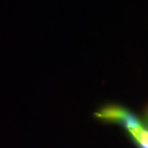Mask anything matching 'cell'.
<instances>
[{
  "mask_svg": "<svg viewBox=\"0 0 148 148\" xmlns=\"http://www.w3.org/2000/svg\"><path fill=\"white\" fill-rule=\"evenodd\" d=\"M144 129L145 128L143 127L140 130H130L128 132L140 147L148 148V140L143 132Z\"/></svg>",
  "mask_w": 148,
  "mask_h": 148,
  "instance_id": "cell-2",
  "label": "cell"
},
{
  "mask_svg": "<svg viewBox=\"0 0 148 148\" xmlns=\"http://www.w3.org/2000/svg\"><path fill=\"white\" fill-rule=\"evenodd\" d=\"M95 115L99 119L121 123L124 125L127 131L143 128L140 122L134 114L125 108L120 106L106 107L96 112Z\"/></svg>",
  "mask_w": 148,
  "mask_h": 148,
  "instance_id": "cell-1",
  "label": "cell"
},
{
  "mask_svg": "<svg viewBox=\"0 0 148 148\" xmlns=\"http://www.w3.org/2000/svg\"><path fill=\"white\" fill-rule=\"evenodd\" d=\"M146 121H147V123L148 124V111H147V116H146Z\"/></svg>",
  "mask_w": 148,
  "mask_h": 148,
  "instance_id": "cell-4",
  "label": "cell"
},
{
  "mask_svg": "<svg viewBox=\"0 0 148 148\" xmlns=\"http://www.w3.org/2000/svg\"><path fill=\"white\" fill-rule=\"evenodd\" d=\"M143 132V134L145 135L146 138H147V140H148V130H146V129H144Z\"/></svg>",
  "mask_w": 148,
  "mask_h": 148,
  "instance_id": "cell-3",
  "label": "cell"
}]
</instances>
